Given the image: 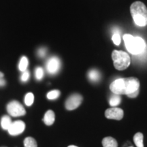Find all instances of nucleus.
Returning <instances> with one entry per match:
<instances>
[{"label":"nucleus","mask_w":147,"mask_h":147,"mask_svg":"<svg viewBox=\"0 0 147 147\" xmlns=\"http://www.w3.org/2000/svg\"><path fill=\"white\" fill-rule=\"evenodd\" d=\"M12 120L8 115H4L1 119V127L3 130H8L12 124Z\"/></svg>","instance_id":"12"},{"label":"nucleus","mask_w":147,"mask_h":147,"mask_svg":"<svg viewBox=\"0 0 147 147\" xmlns=\"http://www.w3.org/2000/svg\"><path fill=\"white\" fill-rule=\"evenodd\" d=\"M123 40L127 50L134 55H140L146 49L144 40L140 37H134L130 34H125Z\"/></svg>","instance_id":"3"},{"label":"nucleus","mask_w":147,"mask_h":147,"mask_svg":"<svg viewBox=\"0 0 147 147\" xmlns=\"http://www.w3.org/2000/svg\"><path fill=\"white\" fill-rule=\"evenodd\" d=\"M5 84H6V82H5L4 79L3 78H0V87H3V86H5Z\"/></svg>","instance_id":"24"},{"label":"nucleus","mask_w":147,"mask_h":147,"mask_svg":"<svg viewBox=\"0 0 147 147\" xmlns=\"http://www.w3.org/2000/svg\"><path fill=\"white\" fill-rule=\"evenodd\" d=\"M7 111L8 114L13 117L24 116L26 114L25 108L18 101H12L7 105Z\"/></svg>","instance_id":"5"},{"label":"nucleus","mask_w":147,"mask_h":147,"mask_svg":"<svg viewBox=\"0 0 147 147\" xmlns=\"http://www.w3.org/2000/svg\"><path fill=\"white\" fill-rule=\"evenodd\" d=\"M110 89L115 94L135 98L139 94L140 81L136 77L118 78L110 84Z\"/></svg>","instance_id":"1"},{"label":"nucleus","mask_w":147,"mask_h":147,"mask_svg":"<svg viewBox=\"0 0 147 147\" xmlns=\"http://www.w3.org/2000/svg\"><path fill=\"white\" fill-rule=\"evenodd\" d=\"M101 77V74L100 71H98L96 69H91L88 73V78L91 81L97 82L100 80Z\"/></svg>","instance_id":"13"},{"label":"nucleus","mask_w":147,"mask_h":147,"mask_svg":"<svg viewBox=\"0 0 147 147\" xmlns=\"http://www.w3.org/2000/svg\"><path fill=\"white\" fill-rule=\"evenodd\" d=\"M29 76H30V74H29V71L28 70H25L23 71V74H22L21 79L23 82H27V80H29Z\"/></svg>","instance_id":"22"},{"label":"nucleus","mask_w":147,"mask_h":147,"mask_svg":"<svg viewBox=\"0 0 147 147\" xmlns=\"http://www.w3.org/2000/svg\"><path fill=\"white\" fill-rule=\"evenodd\" d=\"M102 145L103 147H118L117 140L110 136L106 137L103 139Z\"/></svg>","instance_id":"11"},{"label":"nucleus","mask_w":147,"mask_h":147,"mask_svg":"<svg viewBox=\"0 0 147 147\" xmlns=\"http://www.w3.org/2000/svg\"><path fill=\"white\" fill-rule=\"evenodd\" d=\"M112 40L115 45L119 46L121 43V36L119 33H115L112 37Z\"/></svg>","instance_id":"21"},{"label":"nucleus","mask_w":147,"mask_h":147,"mask_svg":"<svg viewBox=\"0 0 147 147\" xmlns=\"http://www.w3.org/2000/svg\"><path fill=\"white\" fill-rule=\"evenodd\" d=\"M61 68V61L57 57H53L48 60L47 63V71L51 74H55Z\"/></svg>","instance_id":"7"},{"label":"nucleus","mask_w":147,"mask_h":147,"mask_svg":"<svg viewBox=\"0 0 147 147\" xmlns=\"http://www.w3.org/2000/svg\"><path fill=\"white\" fill-rule=\"evenodd\" d=\"M55 120V115L54 112L53 110H49L45 113V117H44L43 121L47 125H52L54 123Z\"/></svg>","instance_id":"10"},{"label":"nucleus","mask_w":147,"mask_h":147,"mask_svg":"<svg viewBox=\"0 0 147 147\" xmlns=\"http://www.w3.org/2000/svg\"><path fill=\"white\" fill-rule=\"evenodd\" d=\"M68 147H78V146H74V145H70V146H69Z\"/></svg>","instance_id":"26"},{"label":"nucleus","mask_w":147,"mask_h":147,"mask_svg":"<svg viewBox=\"0 0 147 147\" xmlns=\"http://www.w3.org/2000/svg\"><path fill=\"white\" fill-rule=\"evenodd\" d=\"M29 64V61L26 57L23 56V57H21V60H20L19 64H18V69L21 71H24L27 70V67H28Z\"/></svg>","instance_id":"16"},{"label":"nucleus","mask_w":147,"mask_h":147,"mask_svg":"<svg viewBox=\"0 0 147 147\" xmlns=\"http://www.w3.org/2000/svg\"><path fill=\"white\" fill-rule=\"evenodd\" d=\"M123 110L121 108L117 107H113L108 108L106 110L105 116L107 119H114V120H121L123 117Z\"/></svg>","instance_id":"9"},{"label":"nucleus","mask_w":147,"mask_h":147,"mask_svg":"<svg viewBox=\"0 0 147 147\" xmlns=\"http://www.w3.org/2000/svg\"><path fill=\"white\" fill-rule=\"evenodd\" d=\"M34 101V95L32 93H27L25 97V104L27 106H32Z\"/></svg>","instance_id":"19"},{"label":"nucleus","mask_w":147,"mask_h":147,"mask_svg":"<svg viewBox=\"0 0 147 147\" xmlns=\"http://www.w3.org/2000/svg\"><path fill=\"white\" fill-rule=\"evenodd\" d=\"M24 146L25 147H38L36 140L32 137H27L24 140Z\"/></svg>","instance_id":"17"},{"label":"nucleus","mask_w":147,"mask_h":147,"mask_svg":"<svg viewBox=\"0 0 147 147\" xmlns=\"http://www.w3.org/2000/svg\"><path fill=\"white\" fill-rule=\"evenodd\" d=\"M82 97L78 93H74L71 95L67 100L65 101V108L68 110H73L76 109L81 104L82 102Z\"/></svg>","instance_id":"6"},{"label":"nucleus","mask_w":147,"mask_h":147,"mask_svg":"<svg viewBox=\"0 0 147 147\" xmlns=\"http://www.w3.org/2000/svg\"><path fill=\"white\" fill-rule=\"evenodd\" d=\"M143 139H144V136L142 133L138 132V133L136 134L134 136V141L136 146L137 147H144Z\"/></svg>","instance_id":"15"},{"label":"nucleus","mask_w":147,"mask_h":147,"mask_svg":"<svg viewBox=\"0 0 147 147\" xmlns=\"http://www.w3.org/2000/svg\"><path fill=\"white\" fill-rule=\"evenodd\" d=\"M25 124L23 121L18 120L12 123L8 129V133L11 136H18L25 131Z\"/></svg>","instance_id":"8"},{"label":"nucleus","mask_w":147,"mask_h":147,"mask_svg":"<svg viewBox=\"0 0 147 147\" xmlns=\"http://www.w3.org/2000/svg\"><path fill=\"white\" fill-rule=\"evenodd\" d=\"M61 94L60 91L58 90H53V91H49L47 93V98L50 100H53L57 99Z\"/></svg>","instance_id":"18"},{"label":"nucleus","mask_w":147,"mask_h":147,"mask_svg":"<svg viewBox=\"0 0 147 147\" xmlns=\"http://www.w3.org/2000/svg\"><path fill=\"white\" fill-rule=\"evenodd\" d=\"M114 66L118 70H124L127 68L131 63L129 55L122 51H114L112 53Z\"/></svg>","instance_id":"4"},{"label":"nucleus","mask_w":147,"mask_h":147,"mask_svg":"<svg viewBox=\"0 0 147 147\" xmlns=\"http://www.w3.org/2000/svg\"><path fill=\"white\" fill-rule=\"evenodd\" d=\"M35 76L37 80H42L44 76V70L41 67H36V71H35Z\"/></svg>","instance_id":"20"},{"label":"nucleus","mask_w":147,"mask_h":147,"mask_svg":"<svg viewBox=\"0 0 147 147\" xmlns=\"http://www.w3.org/2000/svg\"><path fill=\"white\" fill-rule=\"evenodd\" d=\"M3 76H4V75H3V74L2 72H1V71H0V78H3Z\"/></svg>","instance_id":"25"},{"label":"nucleus","mask_w":147,"mask_h":147,"mask_svg":"<svg viewBox=\"0 0 147 147\" xmlns=\"http://www.w3.org/2000/svg\"><path fill=\"white\" fill-rule=\"evenodd\" d=\"M47 54V49L45 48H41L38 51V55L40 58H43L46 56Z\"/></svg>","instance_id":"23"},{"label":"nucleus","mask_w":147,"mask_h":147,"mask_svg":"<svg viewBox=\"0 0 147 147\" xmlns=\"http://www.w3.org/2000/svg\"><path fill=\"white\" fill-rule=\"evenodd\" d=\"M130 12L134 23L139 27L147 25V8L142 1H135L130 6Z\"/></svg>","instance_id":"2"},{"label":"nucleus","mask_w":147,"mask_h":147,"mask_svg":"<svg viewBox=\"0 0 147 147\" xmlns=\"http://www.w3.org/2000/svg\"><path fill=\"white\" fill-rule=\"evenodd\" d=\"M121 102V97L120 95H117L113 93L110 97L109 100V104L112 107H117V106L119 105Z\"/></svg>","instance_id":"14"},{"label":"nucleus","mask_w":147,"mask_h":147,"mask_svg":"<svg viewBox=\"0 0 147 147\" xmlns=\"http://www.w3.org/2000/svg\"><path fill=\"white\" fill-rule=\"evenodd\" d=\"M130 147H132V146H130Z\"/></svg>","instance_id":"27"}]
</instances>
